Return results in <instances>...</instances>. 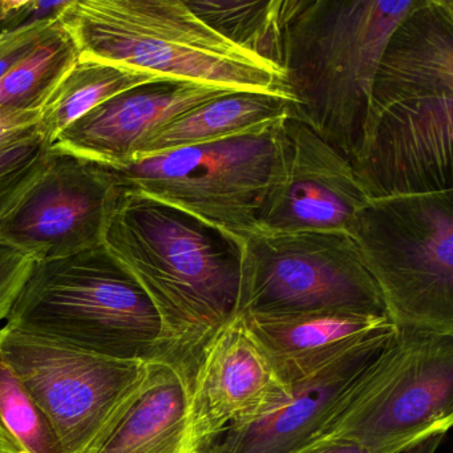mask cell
I'll return each instance as SVG.
<instances>
[{
    "instance_id": "cell-1",
    "label": "cell",
    "mask_w": 453,
    "mask_h": 453,
    "mask_svg": "<svg viewBox=\"0 0 453 453\" xmlns=\"http://www.w3.org/2000/svg\"><path fill=\"white\" fill-rule=\"evenodd\" d=\"M453 0H418L379 60L351 160L368 200L453 189Z\"/></svg>"
},
{
    "instance_id": "cell-2",
    "label": "cell",
    "mask_w": 453,
    "mask_h": 453,
    "mask_svg": "<svg viewBox=\"0 0 453 453\" xmlns=\"http://www.w3.org/2000/svg\"><path fill=\"white\" fill-rule=\"evenodd\" d=\"M242 243L124 188L104 246L142 286L161 320L160 359L189 380L206 342L237 314Z\"/></svg>"
},
{
    "instance_id": "cell-3",
    "label": "cell",
    "mask_w": 453,
    "mask_h": 453,
    "mask_svg": "<svg viewBox=\"0 0 453 453\" xmlns=\"http://www.w3.org/2000/svg\"><path fill=\"white\" fill-rule=\"evenodd\" d=\"M418 0H280V67L293 118L349 161L392 31Z\"/></svg>"
},
{
    "instance_id": "cell-4",
    "label": "cell",
    "mask_w": 453,
    "mask_h": 453,
    "mask_svg": "<svg viewBox=\"0 0 453 453\" xmlns=\"http://www.w3.org/2000/svg\"><path fill=\"white\" fill-rule=\"evenodd\" d=\"M58 20L81 60L164 81L288 97L280 68L211 30L184 0H68Z\"/></svg>"
},
{
    "instance_id": "cell-5",
    "label": "cell",
    "mask_w": 453,
    "mask_h": 453,
    "mask_svg": "<svg viewBox=\"0 0 453 453\" xmlns=\"http://www.w3.org/2000/svg\"><path fill=\"white\" fill-rule=\"evenodd\" d=\"M6 325L103 357L160 359L157 311L104 245L35 261Z\"/></svg>"
},
{
    "instance_id": "cell-6",
    "label": "cell",
    "mask_w": 453,
    "mask_h": 453,
    "mask_svg": "<svg viewBox=\"0 0 453 453\" xmlns=\"http://www.w3.org/2000/svg\"><path fill=\"white\" fill-rule=\"evenodd\" d=\"M347 232L396 330L453 334V189L368 200Z\"/></svg>"
},
{
    "instance_id": "cell-7",
    "label": "cell",
    "mask_w": 453,
    "mask_h": 453,
    "mask_svg": "<svg viewBox=\"0 0 453 453\" xmlns=\"http://www.w3.org/2000/svg\"><path fill=\"white\" fill-rule=\"evenodd\" d=\"M453 423V334L396 330L311 440L397 453ZM309 440V441H311Z\"/></svg>"
},
{
    "instance_id": "cell-8",
    "label": "cell",
    "mask_w": 453,
    "mask_h": 453,
    "mask_svg": "<svg viewBox=\"0 0 453 453\" xmlns=\"http://www.w3.org/2000/svg\"><path fill=\"white\" fill-rule=\"evenodd\" d=\"M282 120L216 142L134 157L113 169L124 188L195 217L243 242L258 234Z\"/></svg>"
},
{
    "instance_id": "cell-9",
    "label": "cell",
    "mask_w": 453,
    "mask_h": 453,
    "mask_svg": "<svg viewBox=\"0 0 453 453\" xmlns=\"http://www.w3.org/2000/svg\"><path fill=\"white\" fill-rule=\"evenodd\" d=\"M387 315L349 232L258 233L242 243L237 312Z\"/></svg>"
},
{
    "instance_id": "cell-10",
    "label": "cell",
    "mask_w": 453,
    "mask_h": 453,
    "mask_svg": "<svg viewBox=\"0 0 453 453\" xmlns=\"http://www.w3.org/2000/svg\"><path fill=\"white\" fill-rule=\"evenodd\" d=\"M0 351L51 426L62 453H91L126 412L150 363L103 357L4 325Z\"/></svg>"
},
{
    "instance_id": "cell-11",
    "label": "cell",
    "mask_w": 453,
    "mask_h": 453,
    "mask_svg": "<svg viewBox=\"0 0 453 453\" xmlns=\"http://www.w3.org/2000/svg\"><path fill=\"white\" fill-rule=\"evenodd\" d=\"M123 190L110 166L50 150L41 176L0 219V245L35 261L100 248Z\"/></svg>"
},
{
    "instance_id": "cell-12",
    "label": "cell",
    "mask_w": 453,
    "mask_h": 453,
    "mask_svg": "<svg viewBox=\"0 0 453 453\" xmlns=\"http://www.w3.org/2000/svg\"><path fill=\"white\" fill-rule=\"evenodd\" d=\"M367 201L346 156L302 121H282L259 233L347 232Z\"/></svg>"
},
{
    "instance_id": "cell-13",
    "label": "cell",
    "mask_w": 453,
    "mask_h": 453,
    "mask_svg": "<svg viewBox=\"0 0 453 453\" xmlns=\"http://www.w3.org/2000/svg\"><path fill=\"white\" fill-rule=\"evenodd\" d=\"M288 392L237 312L206 342L188 380L196 452L232 424L264 415Z\"/></svg>"
},
{
    "instance_id": "cell-14",
    "label": "cell",
    "mask_w": 453,
    "mask_h": 453,
    "mask_svg": "<svg viewBox=\"0 0 453 453\" xmlns=\"http://www.w3.org/2000/svg\"><path fill=\"white\" fill-rule=\"evenodd\" d=\"M233 92L184 81H150L108 100L71 124L50 145V150L123 168L157 129Z\"/></svg>"
},
{
    "instance_id": "cell-15",
    "label": "cell",
    "mask_w": 453,
    "mask_h": 453,
    "mask_svg": "<svg viewBox=\"0 0 453 453\" xmlns=\"http://www.w3.org/2000/svg\"><path fill=\"white\" fill-rule=\"evenodd\" d=\"M395 333L336 357L290 386L288 396L264 415L232 424L203 447L214 453H288L296 449L323 428L344 395Z\"/></svg>"
},
{
    "instance_id": "cell-16",
    "label": "cell",
    "mask_w": 453,
    "mask_h": 453,
    "mask_svg": "<svg viewBox=\"0 0 453 453\" xmlns=\"http://www.w3.org/2000/svg\"><path fill=\"white\" fill-rule=\"evenodd\" d=\"M240 314L288 387L317 372L355 347L396 331L387 315L365 312Z\"/></svg>"
},
{
    "instance_id": "cell-17",
    "label": "cell",
    "mask_w": 453,
    "mask_h": 453,
    "mask_svg": "<svg viewBox=\"0 0 453 453\" xmlns=\"http://www.w3.org/2000/svg\"><path fill=\"white\" fill-rule=\"evenodd\" d=\"M188 408L185 376L168 363L150 362L136 397L91 453H196Z\"/></svg>"
},
{
    "instance_id": "cell-18",
    "label": "cell",
    "mask_w": 453,
    "mask_h": 453,
    "mask_svg": "<svg viewBox=\"0 0 453 453\" xmlns=\"http://www.w3.org/2000/svg\"><path fill=\"white\" fill-rule=\"evenodd\" d=\"M296 103L264 92H233L205 103L157 129L134 157L216 142L270 121L293 118Z\"/></svg>"
},
{
    "instance_id": "cell-19",
    "label": "cell",
    "mask_w": 453,
    "mask_h": 453,
    "mask_svg": "<svg viewBox=\"0 0 453 453\" xmlns=\"http://www.w3.org/2000/svg\"><path fill=\"white\" fill-rule=\"evenodd\" d=\"M156 81L164 79L113 63L79 59L42 107L39 131L50 147L65 129L95 108Z\"/></svg>"
},
{
    "instance_id": "cell-20",
    "label": "cell",
    "mask_w": 453,
    "mask_h": 453,
    "mask_svg": "<svg viewBox=\"0 0 453 453\" xmlns=\"http://www.w3.org/2000/svg\"><path fill=\"white\" fill-rule=\"evenodd\" d=\"M78 60V47L59 22L27 58L0 81V108L41 111Z\"/></svg>"
},
{
    "instance_id": "cell-21",
    "label": "cell",
    "mask_w": 453,
    "mask_h": 453,
    "mask_svg": "<svg viewBox=\"0 0 453 453\" xmlns=\"http://www.w3.org/2000/svg\"><path fill=\"white\" fill-rule=\"evenodd\" d=\"M187 6L211 30L280 67V4L188 0Z\"/></svg>"
},
{
    "instance_id": "cell-22",
    "label": "cell",
    "mask_w": 453,
    "mask_h": 453,
    "mask_svg": "<svg viewBox=\"0 0 453 453\" xmlns=\"http://www.w3.org/2000/svg\"><path fill=\"white\" fill-rule=\"evenodd\" d=\"M0 426L25 453H62L51 426L2 351Z\"/></svg>"
},
{
    "instance_id": "cell-23",
    "label": "cell",
    "mask_w": 453,
    "mask_h": 453,
    "mask_svg": "<svg viewBox=\"0 0 453 453\" xmlns=\"http://www.w3.org/2000/svg\"><path fill=\"white\" fill-rule=\"evenodd\" d=\"M49 153V144L41 131L0 150V219L41 176Z\"/></svg>"
},
{
    "instance_id": "cell-24",
    "label": "cell",
    "mask_w": 453,
    "mask_h": 453,
    "mask_svg": "<svg viewBox=\"0 0 453 453\" xmlns=\"http://www.w3.org/2000/svg\"><path fill=\"white\" fill-rule=\"evenodd\" d=\"M59 25L58 17L0 28V81L27 58Z\"/></svg>"
},
{
    "instance_id": "cell-25",
    "label": "cell",
    "mask_w": 453,
    "mask_h": 453,
    "mask_svg": "<svg viewBox=\"0 0 453 453\" xmlns=\"http://www.w3.org/2000/svg\"><path fill=\"white\" fill-rule=\"evenodd\" d=\"M34 264L35 259L28 254L0 245V323L6 322Z\"/></svg>"
},
{
    "instance_id": "cell-26",
    "label": "cell",
    "mask_w": 453,
    "mask_h": 453,
    "mask_svg": "<svg viewBox=\"0 0 453 453\" xmlns=\"http://www.w3.org/2000/svg\"><path fill=\"white\" fill-rule=\"evenodd\" d=\"M41 111L0 108V150L38 134Z\"/></svg>"
},
{
    "instance_id": "cell-27",
    "label": "cell",
    "mask_w": 453,
    "mask_h": 453,
    "mask_svg": "<svg viewBox=\"0 0 453 453\" xmlns=\"http://www.w3.org/2000/svg\"><path fill=\"white\" fill-rule=\"evenodd\" d=\"M288 453H370L359 442L352 440L327 437V439L311 440L299 445Z\"/></svg>"
},
{
    "instance_id": "cell-28",
    "label": "cell",
    "mask_w": 453,
    "mask_h": 453,
    "mask_svg": "<svg viewBox=\"0 0 453 453\" xmlns=\"http://www.w3.org/2000/svg\"><path fill=\"white\" fill-rule=\"evenodd\" d=\"M445 434H429V436L403 448L397 453H436V450L441 445L442 440H444Z\"/></svg>"
},
{
    "instance_id": "cell-29",
    "label": "cell",
    "mask_w": 453,
    "mask_h": 453,
    "mask_svg": "<svg viewBox=\"0 0 453 453\" xmlns=\"http://www.w3.org/2000/svg\"><path fill=\"white\" fill-rule=\"evenodd\" d=\"M0 453H25L19 444L0 426Z\"/></svg>"
},
{
    "instance_id": "cell-30",
    "label": "cell",
    "mask_w": 453,
    "mask_h": 453,
    "mask_svg": "<svg viewBox=\"0 0 453 453\" xmlns=\"http://www.w3.org/2000/svg\"><path fill=\"white\" fill-rule=\"evenodd\" d=\"M196 453H214L213 450L211 449V448L208 447H201L200 449L197 450Z\"/></svg>"
}]
</instances>
